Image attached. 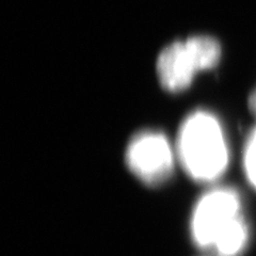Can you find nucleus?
I'll list each match as a JSON object with an SVG mask.
<instances>
[{
    "label": "nucleus",
    "instance_id": "nucleus-2",
    "mask_svg": "<svg viewBox=\"0 0 256 256\" xmlns=\"http://www.w3.org/2000/svg\"><path fill=\"white\" fill-rule=\"evenodd\" d=\"M176 154L192 180L210 182L228 166L230 153L219 120L205 110H196L184 120L176 142Z\"/></svg>",
    "mask_w": 256,
    "mask_h": 256
},
{
    "label": "nucleus",
    "instance_id": "nucleus-4",
    "mask_svg": "<svg viewBox=\"0 0 256 256\" xmlns=\"http://www.w3.org/2000/svg\"><path fill=\"white\" fill-rule=\"evenodd\" d=\"M125 158L130 171L148 186L162 185L174 169V150L170 141L159 132L136 134L128 143Z\"/></svg>",
    "mask_w": 256,
    "mask_h": 256
},
{
    "label": "nucleus",
    "instance_id": "nucleus-3",
    "mask_svg": "<svg viewBox=\"0 0 256 256\" xmlns=\"http://www.w3.org/2000/svg\"><path fill=\"white\" fill-rule=\"evenodd\" d=\"M221 58L219 42L210 36H194L164 47L157 59V76L164 89L186 90L201 70L214 68Z\"/></svg>",
    "mask_w": 256,
    "mask_h": 256
},
{
    "label": "nucleus",
    "instance_id": "nucleus-5",
    "mask_svg": "<svg viewBox=\"0 0 256 256\" xmlns=\"http://www.w3.org/2000/svg\"><path fill=\"white\" fill-rule=\"evenodd\" d=\"M244 169L248 180L256 189V127L251 132L246 142Z\"/></svg>",
    "mask_w": 256,
    "mask_h": 256
},
{
    "label": "nucleus",
    "instance_id": "nucleus-1",
    "mask_svg": "<svg viewBox=\"0 0 256 256\" xmlns=\"http://www.w3.org/2000/svg\"><path fill=\"white\" fill-rule=\"evenodd\" d=\"M242 203L230 188L207 191L196 202L190 219V234L201 249L218 256H237L248 242Z\"/></svg>",
    "mask_w": 256,
    "mask_h": 256
},
{
    "label": "nucleus",
    "instance_id": "nucleus-6",
    "mask_svg": "<svg viewBox=\"0 0 256 256\" xmlns=\"http://www.w3.org/2000/svg\"><path fill=\"white\" fill-rule=\"evenodd\" d=\"M249 107H250V110L252 111V114L256 116V89L250 95Z\"/></svg>",
    "mask_w": 256,
    "mask_h": 256
}]
</instances>
